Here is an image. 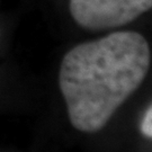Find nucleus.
<instances>
[{"label":"nucleus","mask_w":152,"mask_h":152,"mask_svg":"<svg viewBox=\"0 0 152 152\" xmlns=\"http://www.w3.org/2000/svg\"><path fill=\"white\" fill-rule=\"evenodd\" d=\"M141 131L144 134V136H147L149 139H151L152 136V109L151 106H149V108L147 109L143 121L141 123Z\"/></svg>","instance_id":"7ed1b4c3"},{"label":"nucleus","mask_w":152,"mask_h":152,"mask_svg":"<svg viewBox=\"0 0 152 152\" xmlns=\"http://www.w3.org/2000/svg\"><path fill=\"white\" fill-rule=\"evenodd\" d=\"M152 0H70L75 22L89 31L124 26L151 9Z\"/></svg>","instance_id":"f03ea898"},{"label":"nucleus","mask_w":152,"mask_h":152,"mask_svg":"<svg viewBox=\"0 0 152 152\" xmlns=\"http://www.w3.org/2000/svg\"><path fill=\"white\" fill-rule=\"evenodd\" d=\"M150 63L147 39L132 31L112 33L72 48L59 72L72 126L85 133L102 130L140 87Z\"/></svg>","instance_id":"f257e3e1"}]
</instances>
